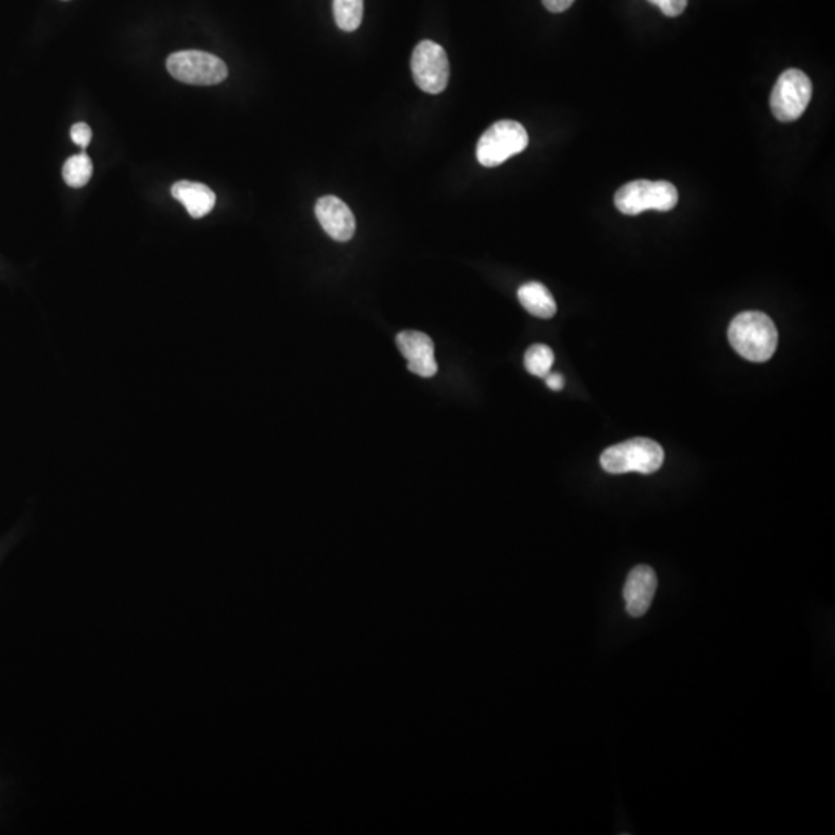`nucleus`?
Wrapping results in <instances>:
<instances>
[{
  "label": "nucleus",
  "mask_w": 835,
  "mask_h": 835,
  "mask_svg": "<svg viewBox=\"0 0 835 835\" xmlns=\"http://www.w3.org/2000/svg\"><path fill=\"white\" fill-rule=\"evenodd\" d=\"M664 463V450L656 441L648 438H634L624 443L614 444L600 457L604 471L610 474L641 472L653 474Z\"/></svg>",
  "instance_id": "nucleus-2"
},
{
  "label": "nucleus",
  "mask_w": 835,
  "mask_h": 835,
  "mask_svg": "<svg viewBox=\"0 0 835 835\" xmlns=\"http://www.w3.org/2000/svg\"><path fill=\"white\" fill-rule=\"evenodd\" d=\"M333 11L341 30H358L364 16V0H334Z\"/></svg>",
  "instance_id": "nucleus-14"
},
{
  "label": "nucleus",
  "mask_w": 835,
  "mask_h": 835,
  "mask_svg": "<svg viewBox=\"0 0 835 835\" xmlns=\"http://www.w3.org/2000/svg\"><path fill=\"white\" fill-rule=\"evenodd\" d=\"M678 200V189L668 181L636 180L616 192L614 205L622 214L638 215L648 209L672 211Z\"/></svg>",
  "instance_id": "nucleus-3"
},
{
  "label": "nucleus",
  "mask_w": 835,
  "mask_h": 835,
  "mask_svg": "<svg viewBox=\"0 0 835 835\" xmlns=\"http://www.w3.org/2000/svg\"><path fill=\"white\" fill-rule=\"evenodd\" d=\"M519 300L529 314L539 319H551L557 313L556 300L542 283L528 282L522 285Z\"/></svg>",
  "instance_id": "nucleus-12"
},
{
  "label": "nucleus",
  "mask_w": 835,
  "mask_h": 835,
  "mask_svg": "<svg viewBox=\"0 0 835 835\" xmlns=\"http://www.w3.org/2000/svg\"><path fill=\"white\" fill-rule=\"evenodd\" d=\"M399 352L407 361V369L421 378L437 375L438 364L435 361V345L427 334L421 331H401L396 336Z\"/></svg>",
  "instance_id": "nucleus-8"
},
{
  "label": "nucleus",
  "mask_w": 835,
  "mask_h": 835,
  "mask_svg": "<svg viewBox=\"0 0 835 835\" xmlns=\"http://www.w3.org/2000/svg\"><path fill=\"white\" fill-rule=\"evenodd\" d=\"M412 73L416 86L430 95H438L447 87L450 76L449 59L440 44L423 41L412 55Z\"/></svg>",
  "instance_id": "nucleus-7"
},
{
  "label": "nucleus",
  "mask_w": 835,
  "mask_h": 835,
  "mask_svg": "<svg viewBox=\"0 0 835 835\" xmlns=\"http://www.w3.org/2000/svg\"><path fill=\"white\" fill-rule=\"evenodd\" d=\"M648 2L661 8L662 13L668 18H676L679 14L684 13L689 0H648Z\"/></svg>",
  "instance_id": "nucleus-16"
},
{
  "label": "nucleus",
  "mask_w": 835,
  "mask_h": 835,
  "mask_svg": "<svg viewBox=\"0 0 835 835\" xmlns=\"http://www.w3.org/2000/svg\"><path fill=\"white\" fill-rule=\"evenodd\" d=\"M733 350L752 362H766L774 356L778 331L771 317L760 311L738 314L729 327Z\"/></svg>",
  "instance_id": "nucleus-1"
},
{
  "label": "nucleus",
  "mask_w": 835,
  "mask_h": 835,
  "mask_svg": "<svg viewBox=\"0 0 835 835\" xmlns=\"http://www.w3.org/2000/svg\"><path fill=\"white\" fill-rule=\"evenodd\" d=\"M172 195L175 200L183 203L186 211L189 212L194 219H202L205 215L214 209L215 198L214 192L202 183H195V181H178L172 186Z\"/></svg>",
  "instance_id": "nucleus-11"
},
{
  "label": "nucleus",
  "mask_w": 835,
  "mask_h": 835,
  "mask_svg": "<svg viewBox=\"0 0 835 835\" xmlns=\"http://www.w3.org/2000/svg\"><path fill=\"white\" fill-rule=\"evenodd\" d=\"M525 127L517 121L503 120L489 127L477 144V160L481 166L495 167L505 163L528 147Z\"/></svg>",
  "instance_id": "nucleus-4"
},
{
  "label": "nucleus",
  "mask_w": 835,
  "mask_h": 835,
  "mask_svg": "<svg viewBox=\"0 0 835 835\" xmlns=\"http://www.w3.org/2000/svg\"><path fill=\"white\" fill-rule=\"evenodd\" d=\"M546 386L549 389L554 390V392H559V390L563 389L565 386V379H563L562 375L559 373H551L549 372L548 375L545 376Z\"/></svg>",
  "instance_id": "nucleus-19"
},
{
  "label": "nucleus",
  "mask_w": 835,
  "mask_h": 835,
  "mask_svg": "<svg viewBox=\"0 0 835 835\" xmlns=\"http://www.w3.org/2000/svg\"><path fill=\"white\" fill-rule=\"evenodd\" d=\"M546 10L551 13H563L574 4V0H542Z\"/></svg>",
  "instance_id": "nucleus-18"
},
{
  "label": "nucleus",
  "mask_w": 835,
  "mask_h": 835,
  "mask_svg": "<svg viewBox=\"0 0 835 835\" xmlns=\"http://www.w3.org/2000/svg\"><path fill=\"white\" fill-rule=\"evenodd\" d=\"M70 137H72V141L76 146L86 149L90 141H92V129L86 123L75 124L72 130H70Z\"/></svg>",
  "instance_id": "nucleus-17"
},
{
  "label": "nucleus",
  "mask_w": 835,
  "mask_h": 835,
  "mask_svg": "<svg viewBox=\"0 0 835 835\" xmlns=\"http://www.w3.org/2000/svg\"><path fill=\"white\" fill-rule=\"evenodd\" d=\"M316 217L324 231L336 242H348L355 236V215L341 198L334 195L319 198L316 203Z\"/></svg>",
  "instance_id": "nucleus-9"
},
{
  "label": "nucleus",
  "mask_w": 835,
  "mask_h": 835,
  "mask_svg": "<svg viewBox=\"0 0 835 835\" xmlns=\"http://www.w3.org/2000/svg\"><path fill=\"white\" fill-rule=\"evenodd\" d=\"M92 174V160L84 152L70 157L69 160L65 161L64 167H62V177H64L65 183L70 188L78 189L86 186L90 178H92Z\"/></svg>",
  "instance_id": "nucleus-13"
},
{
  "label": "nucleus",
  "mask_w": 835,
  "mask_h": 835,
  "mask_svg": "<svg viewBox=\"0 0 835 835\" xmlns=\"http://www.w3.org/2000/svg\"><path fill=\"white\" fill-rule=\"evenodd\" d=\"M554 353L548 345L536 344L529 347L525 353V367L531 375L545 378L553 369Z\"/></svg>",
  "instance_id": "nucleus-15"
},
{
  "label": "nucleus",
  "mask_w": 835,
  "mask_h": 835,
  "mask_svg": "<svg viewBox=\"0 0 835 835\" xmlns=\"http://www.w3.org/2000/svg\"><path fill=\"white\" fill-rule=\"evenodd\" d=\"M658 588V577L650 566L639 565L628 574L624 587V599L630 616L641 617L650 608Z\"/></svg>",
  "instance_id": "nucleus-10"
},
{
  "label": "nucleus",
  "mask_w": 835,
  "mask_h": 835,
  "mask_svg": "<svg viewBox=\"0 0 835 835\" xmlns=\"http://www.w3.org/2000/svg\"><path fill=\"white\" fill-rule=\"evenodd\" d=\"M166 65L175 79L191 86H215L228 76V67L222 59L198 50L174 53L167 58Z\"/></svg>",
  "instance_id": "nucleus-5"
},
{
  "label": "nucleus",
  "mask_w": 835,
  "mask_h": 835,
  "mask_svg": "<svg viewBox=\"0 0 835 835\" xmlns=\"http://www.w3.org/2000/svg\"><path fill=\"white\" fill-rule=\"evenodd\" d=\"M812 96V82L805 72L789 69L777 79L771 95V109L781 123L798 120Z\"/></svg>",
  "instance_id": "nucleus-6"
}]
</instances>
